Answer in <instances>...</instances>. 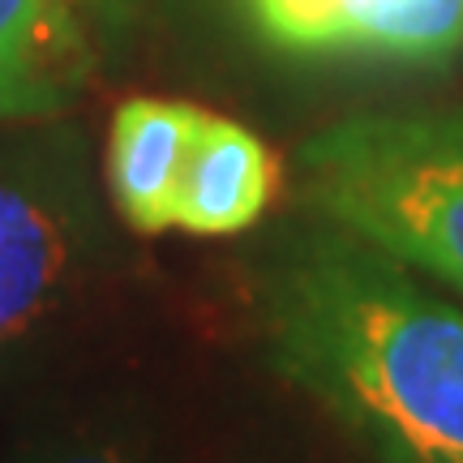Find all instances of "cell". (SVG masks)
Here are the masks:
<instances>
[{"label":"cell","instance_id":"obj_7","mask_svg":"<svg viewBox=\"0 0 463 463\" xmlns=\"http://www.w3.org/2000/svg\"><path fill=\"white\" fill-rule=\"evenodd\" d=\"M78 0H0V116L61 112L78 82Z\"/></svg>","mask_w":463,"mask_h":463},{"label":"cell","instance_id":"obj_4","mask_svg":"<svg viewBox=\"0 0 463 463\" xmlns=\"http://www.w3.org/2000/svg\"><path fill=\"white\" fill-rule=\"evenodd\" d=\"M258 31L305 56L438 65L463 48V0H249Z\"/></svg>","mask_w":463,"mask_h":463},{"label":"cell","instance_id":"obj_2","mask_svg":"<svg viewBox=\"0 0 463 463\" xmlns=\"http://www.w3.org/2000/svg\"><path fill=\"white\" fill-rule=\"evenodd\" d=\"M300 189L326 223L463 297V108L339 120L300 146Z\"/></svg>","mask_w":463,"mask_h":463},{"label":"cell","instance_id":"obj_1","mask_svg":"<svg viewBox=\"0 0 463 463\" xmlns=\"http://www.w3.org/2000/svg\"><path fill=\"white\" fill-rule=\"evenodd\" d=\"M275 373L378 463H463V305L344 228L309 232L262 279Z\"/></svg>","mask_w":463,"mask_h":463},{"label":"cell","instance_id":"obj_8","mask_svg":"<svg viewBox=\"0 0 463 463\" xmlns=\"http://www.w3.org/2000/svg\"><path fill=\"white\" fill-rule=\"evenodd\" d=\"M17 463H146L142 438L133 430H65L43 438Z\"/></svg>","mask_w":463,"mask_h":463},{"label":"cell","instance_id":"obj_6","mask_svg":"<svg viewBox=\"0 0 463 463\" xmlns=\"http://www.w3.org/2000/svg\"><path fill=\"white\" fill-rule=\"evenodd\" d=\"M279 189V164L253 129L202 112L176 184L172 228L194 236H236L266 215Z\"/></svg>","mask_w":463,"mask_h":463},{"label":"cell","instance_id":"obj_3","mask_svg":"<svg viewBox=\"0 0 463 463\" xmlns=\"http://www.w3.org/2000/svg\"><path fill=\"white\" fill-rule=\"evenodd\" d=\"M99 262V211L61 159L0 164V369L65 322Z\"/></svg>","mask_w":463,"mask_h":463},{"label":"cell","instance_id":"obj_5","mask_svg":"<svg viewBox=\"0 0 463 463\" xmlns=\"http://www.w3.org/2000/svg\"><path fill=\"white\" fill-rule=\"evenodd\" d=\"M202 125V108L176 99H125L108 129V194L120 219L159 236L176 215V184Z\"/></svg>","mask_w":463,"mask_h":463}]
</instances>
